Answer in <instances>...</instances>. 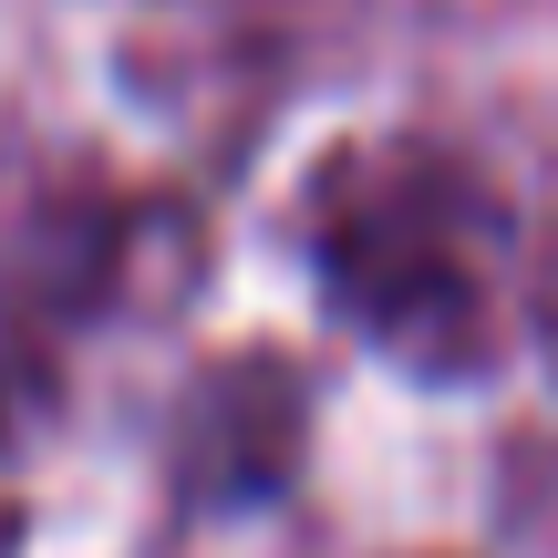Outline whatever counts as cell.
<instances>
[{
    "mask_svg": "<svg viewBox=\"0 0 558 558\" xmlns=\"http://www.w3.org/2000/svg\"><path fill=\"white\" fill-rule=\"evenodd\" d=\"M320 269L341 311L414 362H476L497 341V207L435 145H383L320 197Z\"/></svg>",
    "mask_w": 558,
    "mask_h": 558,
    "instance_id": "6da1fadb",
    "label": "cell"
}]
</instances>
